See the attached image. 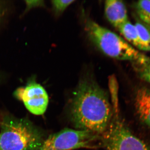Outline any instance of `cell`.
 <instances>
[{"instance_id": "cell-1", "label": "cell", "mask_w": 150, "mask_h": 150, "mask_svg": "<svg viewBox=\"0 0 150 150\" xmlns=\"http://www.w3.org/2000/svg\"><path fill=\"white\" fill-rule=\"evenodd\" d=\"M70 114L76 129L102 134L112 116L107 93L91 78H83L74 92Z\"/></svg>"}, {"instance_id": "cell-2", "label": "cell", "mask_w": 150, "mask_h": 150, "mask_svg": "<svg viewBox=\"0 0 150 150\" xmlns=\"http://www.w3.org/2000/svg\"><path fill=\"white\" fill-rule=\"evenodd\" d=\"M85 28L92 42L110 58L133 62L143 55L119 35L91 20L86 21Z\"/></svg>"}, {"instance_id": "cell-3", "label": "cell", "mask_w": 150, "mask_h": 150, "mask_svg": "<svg viewBox=\"0 0 150 150\" xmlns=\"http://www.w3.org/2000/svg\"><path fill=\"white\" fill-rule=\"evenodd\" d=\"M42 146L41 137L23 120L3 121L0 132V150H35Z\"/></svg>"}, {"instance_id": "cell-4", "label": "cell", "mask_w": 150, "mask_h": 150, "mask_svg": "<svg viewBox=\"0 0 150 150\" xmlns=\"http://www.w3.org/2000/svg\"><path fill=\"white\" fill-rule=\"evenodd\" d=\"M114 117L101 136L105 150H150V146L132 134L119 116Z\"/></svg>"}, {"instance_id": "cell-5", "label": "cell", "mask_w": 150, "mask_h": 150, "mask_svg": "<svg viewBox=\"0 0 150 150\" xmlns=\"http://www.w3.org/2000/svg\"><path fill=\"white\" fill-rule=\"evenodd\" d=\"M99 134L82 130L63 129L45 141L55 150H71L80 148H94Z\"/></svg>"}, {"instance_id": "cell-6", "label": "cell", "mask_w": 150, "mask_h": 150, "mask_svg": "<svg viewBox=\"0 0 150 150\" xmlns=\"http://www.w3.org/2000/svg\"><path fill=\"white\" fill-rule=\"evenodd\" d=\"M14 94L32 114L41 115L46 112L49 98L46 90L39 84L33 81L25 87L17 89Z\"/></svg>"}, {"instance_id": "cell-7", "label": "cell", "mask_w": 150, "mask_h": 150, "mask_svg": "<svg viewBox=\"0 0 150 150\" xmlns=\"http://www.w3.org/2000/svg\"><path fill=\"white\" fill-rule=\"evenodd\" d=\"M105 13L108 20L118 28L128 21L126 6L123 1L108 0L105 3Z\"/></svg>"}, {"instance_id": "cell-8", "label": "cell", "mask_w": 150, "mask_h": 150, "mask_svg": "<svg viewBox=\"0 0 150 150\" xmlns=\"http://www.w3.org/2000/svg\"><path fill=\"white\" fill-rule=\"evenodd\" d=\"M135 105L141 120L150 127V89L142 87L138 90Z\"/></svg>"}, {"instance_id": "cell-9", "label": "cell", "mask_w": 150, "mask_h": 150, "mask_svg": "<svg viewBox=\"0 0 150 150\" xmlns=\"http://www.w3.org/2000/svg\"><path fill=\"white\" fill-rule=\"evenodd\" d=\"M118 30L128 42L138 49L142 50V45L134 25L128 21L118 28Z\"/></svg>"}, {"instance_id": "cell-10", "label": "cell", "mask_w": 150, "mask_h": 150, "mask_svg": "<svg viewBox=\"0 0 150 150\" xmlns=\"http://www.w3.org/2000/svg\"><path fill=\"white\" fill-rule=\"evenodd\" d=\"M132 63L139 76L150 83V57L143 54L138 60Z\"/></svg>"}, {"instance_id": "cell-11", "label": "cell", "mask_w": 150, "mask_h": 150, "mask_svg": "<svg viewBox=\"0 0 150 150\" xmlns=\"http://www.w3.org/2000/svg\"><path fill=\"white\" fill-rule=\"evenodd\" d=\"M138 32L142 51H150V25L142 21L134 24Z\"/></svg>"}, {"instance_id": "cell-12", "label": "cell", "mask_w": 150, "mask_h": 150, "mask_svg": "<svg viewBox=\"0 0 150 150\" xmlns=\"http://www.w3.org/2000/svg\"><path fill=\"white\" fill-rule=\"evenodd\" d=\"M109 88L110 90L111 102L113 112L115 116H118L119 114V103H118V86L116 78L111 76L109 79Z\"/></svg>"}, {"instance_id": "cell-13", "label": "cell", "mask_w": 150, "mask_h": 150, "mask_svg": "<svg viewBox=\"0 0 150 150\" xmlns=\"http://www.w3.org/2000/svg\"><path fill=\"white\" fill-rule=\"evenodd\" d=\"M135 7L141 21L150 25V1H139Z\"/></svg>"}, {"instance_id": "cell-14", "label": "cell", "mask_w": 150, "mask_h": 150, "mask_svg": "<svg viewBox=\"0 0 150 150\" xmlns=\"http://www.w3.org/2000/svg\"><path fill=\"white\" fill-rule=\"evenodd\" d=\"M75 1L73 0H56L52 1V4L56 13L60 14L63 13L69 6Z\"/></svg>"}, {"instance_id": "cell-15", "label": "cell", "mask_w": 150, "mask_h": 150, "mask_svg": "<svg viewBox=\"0 0 150 150\" xmlns=\"http://www.w3.org/2000/svg\"><path fill=\"white\" fill-rule=\"evenodd\" d=\"M40 150H55L48 144L46 142H44L43 145L40 148Z\"/></svg>"}, {"instance_id": "cell-16", "label": "cell", "mask_w": 150, "mask_h": 150, "mask_svg": "<svg viewBox=\"0 0 150 150\" xmlns=\"http://www.w3.org/2000/svg\"><path fill=\"white\" fill-rule=\"evenodd\" d=\"M1 7H0V16L1 15Z\"/></svg>"}]
</instances>
